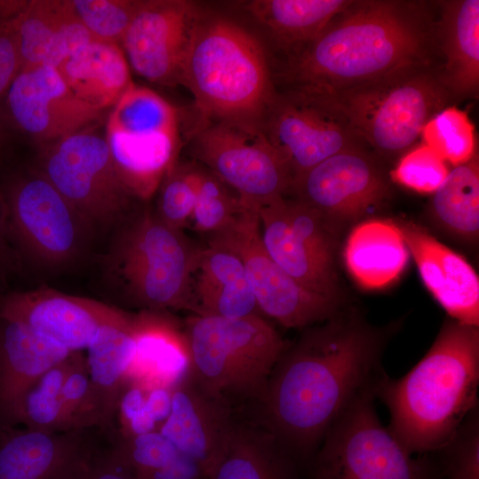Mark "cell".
I'll return each instance as SVG.
<instances>
[{"instance_id":"1","label":"cell","mask_w":479,"mask_h":479,"mask_svg":"<svg viewBox=\"0 0 479 479\" xmlns=\"http://www.w3.org/2000/svg\"><path fill=\"white\" fill-rule=\"evenodd\" d=\"M324 322L288 345L260 399L263 428L288 453L318 450L334 423L385 373V330L349 311Z\"/></svg>"},{"instance_id":"2","label":"cell","mask_w":479,"mask_h":479,"mask_svg":"<svg viewBox=\"0 0 479 479\" xmlns=\"http://www.w3.org/2000/svg\"><path fill=\"white\" fill-rule=\"evenodd\" d=\"M425 34L412 4L353 1L286 71L292 88L334 92L419 67Z\"/></svg>"},{"instance_id":"3","label":"cell","mask_w":479,"mask_h":479,"mask_svg":"<svg viewBox=\"0 0 479 479\" xmlns=\"http://www.w3.org/2000/svg\"><path fill=\"white\" fill-rule=\"evenodd\" d=\"M478 326L447 320L425 356L403 377L384 373L373 386L389 429L412 454L437 451L478 406Z\"/></svg>"},{"instance_id":"4","label":"cell","mask_w":479,"mask_h":479,"mask_svg":"<svg viewBox=\"0 0 479 479\" xmlns=\"http://www.w3.org/2000/svg\"><path fill=\"white\" fill-rule=\"evenodd\" d=\"M181 84L210 122L259 127L276 92L264 51L237 24L200 16L185 59Z\"/></svg>"},{"instance_id":"5","label":"cell","mask_w":479,"mask_h":479,"mask_svg":"<svg viewBox=\"0 0 479 479\" xmlns=\"http://www.w3.org/2000/svg\"><path fill=\"white\" fill-rule=\"evenodd\" d=\"M184 330L191 377L231 407L233 400L262 398L289 345L260 315L226 318L193 314Z\"/></svg>"},{"instance_id":"6","label":"cell","mask_w":479,"mask_h":479,"mask_svg":"<svg viewBox=\"0 0 479 479\" xmlns=\"http://www.w3.org/2000/svg\"><path fill=\"white\" fill-rule=\"evenodd\" d=\"M414 69L340 91L303 90L335 114L357 141L394 156L410 149L445 101L443 83Z\"/></svg>"},{"instance_id":"7","label":"cell","mask_w":479,"mask_h":479,"mask_svg":"<svg viewBox=\"0 0 479 479\" xmlns=\"http://www.w3.org/2000/svg\"><path fill=\"white\" fill-rule=\"evenodd\" d=\"M199 249L183 231L150 208L135 213L118 233L108 271L126 298L142 310H189L192 271Z\"/></svg>"},{"instance_id":"8","label":"cell","mask_w":479,"mask_h":479,"mask_svg":"<svg viewBox=\"0 0 479 479\" xmlns=\"http://www.w3.org/2000/svg\"><path fill=\"white\" fill-rule=\"evenodd\" d=\"M178 114L157 92L132 83L112 106L106 141L133 199L148 200L177 164Z\"/></svg>"},{"instance_id":"9","label":"cell","mask_w":479,"mask_h":479,"mask_svg":"<svg viewBox=\"0 0 479 479\" xmlns=\"http://www.w3.org/2000/svg\"><path fill=\"white\" fill-rule=\"evenodd\" d=\"M373 386L358 395L324 436L314 479H438L426 454L414 458L382 425Z\"/></svg>"},{"instance_id":"10","label":"cell","mask_w":479,"mask_h":479,"mask_svg":"<svg viewBox=\"0 0 479 479\" xmlns=\"http://www.w3.org/2000/svg\"><path fill=\"white\" fill-rule=\"evenodd\" d=\"M3 191L20 258L25 255L51 268L78 258L91 227L40 171L15 178Z\"/></svg>"},{"instance_id":"11","label":"cell","mask_w":479,"mask_h":479,"mask_svg":"<svg viewBox=\"0 0 479 479\" xmlns=\"http://www.w3.org/2000/svg\"><path fill=\"white\" fill-rule=\"evenodd\" d=\"M255 208L263 245L274 262L303 287L341 303L334 263L338 231L295 198Z\"/></svg>"},{"instance_id":"12","label":"cell","mask_w":479,"mask_h":479,"mask_svg":"<svg viewBox=\"0 0 479 479\" xmlns=\"http://www.w3.org/2000/svg\"><path fill=\"white\" fill-rule=\"evenodd\" d=\"M92 227L121 221L133 199L115 169L106 138L86 130L50 148L40 171Z\"/></svg>"},{"instance_id":"13","label":"cell","mask_w":479,"mask_h":479,"mask_svg":"<svg viewBox=\"0 0 479 479\" xmlns=\"http://www.w3.org/2000/svg\"><path fill=\"white\" fill-rule=\"evenodd\" d=\"M192 153L248 206L257 207L290 191L289 172L259 127L210 122L195 134Z\"/></svg>"},{"instance_id":"14","label":"cell","mask_w":479,"mask_h":479,"mask_svg":"<svg viewBox=\"0 0 479 479\" xmlns=\"http://www.w3.org/2000/svg\"><path fill=\"white\" fill-rule=\"evenodd\" d=\"M208 245L227 248L241 260L259 311L287 328L304 329L341 311V303L301 286L270 256L259 231L255 207L247 206Z\"/></svg>"},{"instance_id":"15","label":"cell","mask_w":479,"mask_h":479,"mask_svg":"<svg viewBox=\"0 0 479 479\" xmlns=\"http://www.w3.org/2000/svg\"><path fill=\"white\" fill-rule=\"evenodd\" d=\"M263 130L285 163L293 183L306 171L358 141L316 96L291 88L276 94Z\"/></svg>"},{"instance_id":"16","label":"cell","mask_w":479,"mask_h":479,"mask_svg":"<svg viewBox=\"0 0 479 479\" xmlns=\"http://www.w3.org/2000/svg\"><path fill=\"white\" fill-rule=\"evenodd\" d=\"M290 191L337 231L340 224L368 215L389 195L385 178L360 147L319 162L297 178Z\"/></svg>"},{"instance_id":"17","label":"cell","mask_w":479,"mask_h":479,"mask_svg":"<svg viewBox=\"0 0 479 479\" xmlns=\"http://www.w3.org/2000/svg\"><path fill=\"white\" fill-rule=\"evenodd\" d=\"M200 16L197 6L190 1H140L121 43L132 69L159 85L180 83Z\"/></svg>"},{"instance_id":"18","label":"cell","mask_w":479,"mask_h":479,"mask_svg":"<svg viewBox=\"0 0 479 479\" xmlns=\"http://www.w3.org/2000/svg\"><path fill=\"white\" fill-rule=\"evenodd\" d=\"M125 314L102 302L46 287L0 296L1 316L71 352L86 349L100 326Z\"/></svg>"},{"instance_id":"19","label":"cell","mask_w":479,"mask_h":479,"mask_svg":"<svg viewBox=\"0 0 479 479\" xmlns=\"http://www.w3.org/2000/svg\"><path fill=\"white\" fill-rule=\"evenodd\" d=\"M7 106L23 131L43 141L82 131L102 112L76 97L59 71L49 67L20 72L7 90Z\"/></svg>"},{"instance_id":"20","label":"cell","mask_w":479,"mask_h":479,"mask_svg":"<svg viewBox=\"0 0 479 479\" xmlns=\"http://www.w3.org/2000/svg\"><path fill=\"white\" fill-rule=\"evenodd\" d=\"M106 435L98 427L50 432L0 424V479H71Z\"/></svg>"},{"instance_id":"21","label":"cell","mask_w":479,"mask_h":479,"mask_svg":"<svg viewBox=\"0 0 479 479\" xmlns=\"http://www.w3.org/2000/svg\"><path fill=\"white\" fill-rule=\"evenodd\" d=\"M400 230L420 278L452 320L479 325V279L467 260L419 224L393 220Z\"/></svg>"},{"instance_id":"22","label":"cell","mask_w":479,"mask_h":479,"mask_svg":"<svg viewBox=\"0 0 479 479\" xmlns=\"http://www.w3.org/2000/svg\"><path fill=\"white\" fill-rule=\"evenodd\" d=\"M233 425L232 407L189 374L171 389L170 412L159 431L209 477Z\"/></svg>"},{"instance_id":"23","label":"cell","mask_w":479,"mask_h":479,"mask_svg":"<svg viewBox=\"0 0 479 479\" xmlns=\"http://www.w3.org/2000/svg\"><path fill=\"white\" fill-rule=\"evenodd\" d=\"M134 352L127 383L144 389H172L191 373L184 328L166 311L142 310L131 315Z\"/></svg>"},{"instance_id":"24","label":"cell","mask_w":479,"mask_h":479,"mask_svg":"<svg viewBox=\"0 0 479 479\" xmlns=\"http://www.w3.org/2000/svg\"><path fill=\"white\" fill-rule=\"evenodd\" d=\"M189 310L196 315L239 318L259 315L240 258L214 245L199 249L192 271Z\"/></svg>"},{"instance_id":"25","label":"cell","mask_w":479,"mask_h":479,"mask_svg":"<svg viewBox=\"0 0 479 479\" xmlns=\"http://www.w3.org/2000/svg\"><path fill=\"white\" fill-rule=\"evenodd\" d=\"M72 353L0 315V424L17 426L20 401L27 388Z\"/></svg>"},{"instance_id":"26","label":"cell","mask_w":479,"mask_h":479,"mask_svg":"<svg viewBox=\"0 0 479 479\" xmlns=\"http://www.w3.org/2000/svg\"><path fill=\"white\" fill-rule=\"evenodd\" d=\"M131 315L99 326L87 347L91 404L96 427L116 432V410L134 352Z\"/></svg>"},{"instance_id":"27","label":"cell","mask_w":479,"mask_h":479,"mask_svg":"<svg viewBox=\"0 0 479 479\" xmlns=\"http://www.w3.org/2000/svg\"><path fill=\"white\" fill-rule=\"evenodd\" d=\"M409 250L393 220L368 219L349 232L343 257L356 282L379 289L395 281L404 271Z\"/></svg>"},{"instance_id":"28","label":"cell","mask_w":479,"mask_h":479,"mask_svg":"<svg viewBox=\"0 0 479 479\" xmlns=\"http://www.w3.org/2000/svg\"><path fill=\"white\" fill-rule=\"evenodd\" d=\"M57 70L76 97L100 110L112 107L133 83L127 58L115 43L92 41Z\"/></svg>"},{"instance_id":"29","label":"cell","mask_w":479,"mask_h":479,"mask_svg":"<svg viewBox=\"0 0 479 479\" xmlns=\"http://www.w3.org/2000/svg\"><path fill=\"white\" fill-rule=\"evenodd\" d=\"M353 1L255 0L244 8L274 40L294 55L313 42Z\"/></svg>"},{"instance_id":"30","label":"cell","mask_w":479,"mask_h":479,"mask_svg":"<svg viewBox=\"0 0 479 479\" xmlns=\"http://www.w3.org/2000/svg\"><path fill=\"white\" fill-rule=\"evenodd\" d=\"M440 22L445 56L442 83L460 95H475L479 85V1L444 4Z\"/></svg>"},{"instance_id":"31","label":"cell","mask_w":479,"mask_h":479,"mask_svg":"<svg viewBox=\"0 0 479 479\" xmlns=\"http://www.w3.org/2000/svg\"><path fill=\"white\" fill-rule=\"evenodd\" d=\"M287 453L264 428L234 424L208 479H290Z\"/></svg>"},{"instance_id":"32","label":"cell","mask_w":479,"mask_h":479,"mask_svg":"<svg viewBox=\"0 0 479 479\" xmlns=\"http://www.w3.org/2000/svg\"><path fill=\"white\" fill-rule=\"evenodd\" d=\"M67 1H27L15 17L20 72L37 67L58 68L66 59L60 28Z\"/></svg>"},{"instance_id":"33","label":"cell","mask_w":479,"mask_h":479,"mask_svg":"<svg viewBox=\"0 0 479 479\" xmlns=\"http://www.w3.org/2000/svg\"><path fill=\"white\" fill-rule=\"evenodd\" d=\"M431 210L447 231L474 239L479 231V161L477 153L449 171L433 192Z\"/></svg>"},{"instance_id":"34","label":"cell","mask_w":479,"mask_h":479,"mask_svg":"<svg viewBox=\"0 0 479 479\" xmlns=\"http://www.w3.org/2000/svg\"><path fill=\"white\" fill-rule=\"evenodd\" d=\"M116 442L136 479H208L199 464L160 431L130 437L117 434Z\"/></svg>"},{"instance_id":"35","label":"cell","mask_w":479,"mask_h":479,"mask_svg":"<svg viewBox=\"0 0 479 479\" xmlns=\"http://www.w3.org/2000/svg\"><path fill=\"white\" fill-rule=\"evenodd\" d=\"M73 352L43 373L23 394L17 426L41 431H66L61 389L72 365Z\"/></svg>"},{"instance_id":"36","label":"cell","mask_w":479,"mask_h":479,"mask_svg":"<svg viewBox=\"0 0 479 479\" xmlns=\"http://www.w3.org/2000/svg\"><path fill=\"white\" fill-rule=\"evenodd\" d=\"M192 174L196 198L190 225L210 237L229 227L247 204L209 170L192 167Z\"/></svg>"},{"instance_id":"37","label":"cell","mask_w":479,"mask_h":479,"mask_svg":"<svg viewBox=\"0 0 479 479\" xmlns=\"http://www.w3.org/2000/svg\"><path fill=\"white\" fill-rule=\"evenodd\" d=\"M170 407L171 389H147L126 383L116 410V433L121 437H130L159 431Z\"/></svg>"},{"instance_id":"38","label":"cell","mask_w":479,"mask_h":479,"mask_svg":"<svg viewBox=\"0 0 479 479\" xmlns=\"http://www.w3.org/2000/svg\"><path fill=\"white\" fill-rule=\"evenodd\" d=\"M420 136L423 144L454 166L468 161L476 154L475 126L467 113L456 106L443 108L433 115Z\"/></svg>"},{"instance_id":"39","label":"cell","mask_w":479,"mask_h":479,"mask_svg":"<svg viewBox=\"0 0 479 479\" xmlns=\"http://www.w3.org/2000/svg\"><path fill=\"white\" fill-rule=\"evenodd\" d=\"M438 479H479V405L464 420L453 436L436 452Z\"/></svg>"},{"instance_id":"40","label":"cell","mask_w":479,"mask_h":479,"mask_svg":"<svg viewBox=\"0 0 479 479\" xmlns=\"http://www.w3.org/2000/svg\"><path fill=\"white\" fill-rule=\"evenodd\" d=\"M140 1L71 0L70 4L95 41L121 45Z\"/></svg>"},{"instance_id":"41","label":"cell","mask_w":479,"mask_h":479,"mask_svg":"<svg viewBox=\"0 0 479 479\" xmlns=\"http://www.w3.org/2000/svg\"><path fill=\"white\" fill-rule=\"evenodd\" d=\"M158 190L155 212L161 220L180 231L190 226L196 198L192 166L176 164Z\"/></svg>"},{"instance_id":"42","label":"cell","mask_w":479,"mask_h":479,"mask_svg":"<svg viewBox=\"0 0 479 479\" xmlns=\"http://www.w3.org/2000/svg\"><path fill=\"white\" fill-rule=\"evenodd\" d=\"M449 169L429 146L410 148L397 163L391 177L399 185L423 193H433L444 182Z\"/></svg>"},{"instance_id":"43","label":"cell","mask_w":479,"mask_h":479,"mask_svg":"<svg viewBox=\"0 0 479 479\" xmlns=\"http://www.w3.org/2000/svg\"><path fill=\"white\" fill-rule=\"evenodd\" d=\"M61 401L67 430L96 427L90 373L86 356L81 351L74 353L61 389Z\"/></svg>"},{"instance_id":"44","label":"cell","mask_w":479,"mask_h":479,"mask_svg":"<svg viewBox=\"0 0 479 479\" xmlns=\"http://www.w3.org/2000/svg\"><path fill=\"white\" fill-rule=\"evenodd\" d=\"M71 479H136L118 447L107 434Z\"/></svg>"},{"instance_id":"45","label":"cell","mask_w":479,"mask_h":479,"mask_svg":"<svg viewBox=\"0 0 479 479\" xmlns=\"http://www.w3.org/2000/svg\"><path fill=\"white\" fill-rule=\"evenodd\" d=\"M16 16L0 23V97L9 90L21 68Z\"/></svg>"},{"instance_id":"46","label":"cell","mask_w":479,"mask_h":479,"mask_svg":"<svg viewBox=\"0 0 479 479\" xmlns=\"http://www.w3.org/2000/svg\"><path fill=\"white\" fill-rule=\"evenodd\" d=\"M20 260L10 235L6 203L3 187L0 185V282L17 271Z\"/></svg>"},{"instance_id":"47","label":"cell","mask_w":479,"mask_h":479,"mask_svg":"<svg viewBox=\"0 0 479 479\" xmlns=\"http://www.w3.org/2000/svg\"><path fill=\"white\" fill-rule=\"evenodd\" d=\"M27 1L0 0V23L16 16L26 5Z\"/></svg>"},{"instance_id":"48","label":"cell","mask_w":479,"mask_h":479,"mask_svg":"<svg viewBox=\"0 0 479 479\" xmlns=\"http://www.w3.org/2000/svg\"><path fill=\"white\" fill-rule=\"evenodd\" d=\"M3 137V120H2V116H1V112H0V142H1V138Z\"/></svg>"}]
</instances>
